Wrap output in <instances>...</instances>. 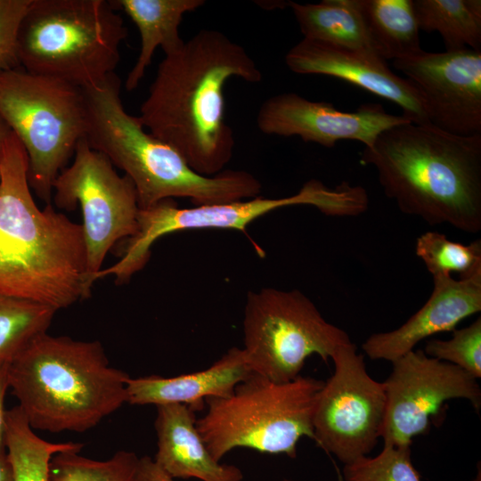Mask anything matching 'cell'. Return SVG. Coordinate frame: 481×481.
<instances>
[{
	"label": "cell",
	"mask_w": 481,
	"mask_h": 481,
	"mask_svg": "<svg viewBox=\"0 0 481 481\" xmlns=\"http://www.w3.org/2000/svg\"><path fill=\"white\" fill-rule=\"evenodd\" d=\"M12 130L10 129L9 126L6 124V122L4 120V118L0 116V164H1V156L3 148L4 145V143L11 134Z\"/></svg>",
	"instance_id": "34"
},
{
	"label": "cell",
	"mask_w": 481,
	"mask_h": 481,
	"mask_svg": "<svg viewBox=\"0 0 481 481\" xmlns=\"http://www.w3.org/2000/svg\"><path fill=\"white\" fill-rule=\"evenodd\" d=\"M360 162L375 168L384 193L401 212L467 233L481 230V134L398 125L364 147Z\"/></svg>",
	"instance_id": "3"
},
{
	"label": "cell",
	"mask_w": 481,
	"mask_h": 481,
	"mask_svg": "<svg viewBox=\"0 0 481 481\" xmlns=\"http://www.w3.org/2000/svg\"><path fill=\"white\" fill-rule=\"evenodd\" d=\"M415 253L432 277L457 273L462 278L481 271L480 240L466 245L449 240L442 232L428 231L417 238Z\"/></svg>",
	"instance_id": "27"
},
{
	"label": "cell",
	"mask_w": 481,
	"mask_h": 481,
	"mask_svg": "<svg viewBox=\"0 0 481 481\" xmlns=\"http://www.w3.org/2000/svg\"><path fill=\"white\" fill-rule=\"evenodd\" d=\"M472 481H481V469L480 464L478 463V470L477 472L476 477L473 478Z\"/></svg>",
	"instance_id": "35"
},
{
	"label": "cell",
	"mask_w": 481,
	"mask_h": 481,
	"mask_svg": "<svg viewBox=\"0 0 481 481\" xmlns=\"http://www.w3.org/2000/svg\"><path fill=\"white\" fill-rule=\"evenodd\" d=\"M244 347L252 372L281 383L300 375L306 359L325 363L349 342V335L327 322L298 289L249 291L244 309Z\"/></svg>",
	"instance_id": "10"
},
{
	"label": "cell",
	"mask_w": 481,
	"mask_h": 481,
	"mask_svg": "<svg viewBox=\"0 0 481 481\" xmlns=\"http://www.w3.org/2000/svg\"><path fill=\"white\" fill-rule=\"evenodd\" d=\"M8 384L33 429L85 432L126 403L125 371L102 344L46 332L8 364Z\"/></svg>",
	"instance_id": "5"
},
{
	"label": "cell",
	"mask_w": 481,
	"mask_h": 481,
	"mask_svg": "<svg viewBox=\"0 0 481 481\" xmlns=\"http://www.w3.org/2000/svg\"><path fill=\"white\" fill-rule=\"evenodd\" d=\"M285 62L298 74L330 76L354 84L400 106L411 122L430 124L416 86L373 52L303 38L287 53Z\"/></svg>",
	"instance_id": "16"
},
{
	"label": "cell",
	"mask_w": 481,
	"mask_h": 481,
	"mask_svg": "<svg viewBox=\"0 0 481 481\" xmlns=\"http://www.w3.org/2000/svg\"><path fill=\"white\" fill-rule=\"evenodd\" d=\"M32 0H0V71L20 67L17 38Z\"/></svg>",
	"instance_id": "30"
},
{
	"label": "cell",
	"mask_w": 481,
	"mask_h": 481,
	"mask_svg": "<svg viewBox=\"0 0 481 481\" xmlns=\"http://www.w3.org/2000/svg\"><path fill=\"white\" fill-rule=\"evenodd\" d=\"M410 122L403 115L387 113L380 104L365 103L354 111H343L330 102L310 101L295 93L269 97L257 116L263 134L298 135L327 148L341 140L359 141L371 147L383 131Z\"/></svg>",
	"instance_id": "15"
},
{
	"label": "cell",
	"mask_w": 481,
	"mask_h": 481,
	"mask_svg": "<svg viewBox=\"0 0 481 481\" xmlns=\"http://www.w3.org/2000/svg\"><path fill=\"white\" fill-rule=\"evenodd\" d=\"M282 481H295V480H290V479H284Z\"/></svg>",
	"instance_id": "36"
},
{
	"label": "cell",
	"mask_w": 481,
	"mask_h": 481,
	"mask_svg": "<svg viewBox=\"0 0 481 481\" xmlns=\"http://www.w3.org/2000/svg\"><path fill=\"white\" fill-rule=\"evenodd\" d=\"M135 481H175L149 456L139 458Z\"/></svg>",
	"instance_id": "31"
},
{
	"label": "cell",
	"mask_w": 481,
	"mask_h": 481,
	"mask_svg": "<svg viewBox=\"0 0 481 481\" xmlns=\"http://www.w3.org/2000/svg\"><path fill=\"white\" fill-rule=\"evenodd\" d=\"M358 3L379 56L394 61L422 50L412 0H358Z\"/></svg>",
	"instance_id": "22"
},
{
	"label": "cell",
	"mask_w": 481,
	"mask_h": 481,
	"mask_svg": "<svg viewBox=\"0 0 481 481\" xmlns=\"http://www.w3.org/2000/svg\"><path fill=\"white\" fill-rule=\"evenodd\" d=\"M322 385L312 377L278 383L252 372L229 395L205 400L197 429L217 461L236 448L295 458L300 438L314 440L313 415Z\"/></svg>",
	"instance_id": "7"
},
{
	"label": "cell",
	"mask_w": 481,
	"mask_h": 481,
	"mask_svg": "<svg viewBox=\"0 0 481 481\" xmlns=\"http://www.w3.org/2000/svg\"><path fill=\"white\" fill-rule=\"evenodd\" d=\"M480 311L481 271L458 280L435 276L428 299L414 314L393 330L371 334L362 348L372 360L392 363L420 341L454 330L462 320Z\"/></svg>",
	"instance_id": "17"
},
{
	"label": "cell",
	"mask_w": 481,
	"mask_h": 481,
	"mask_svg": "<svg viewBox=\"0 0 481 481\" xmlns=\"http://www.w3.org/2000/svg\"><path fill=\"white\" fill-rule=\"evenodd\" d=\"M331 360L334 371L317 395L313 430L314 441L346 465L367 456L381 437L386 394L352 341L339 346Z\"/></svg>",
	"instance_id": "12"
},
{
	"label": "cell",
	"mask_w": 481,
	"mask_h": 481,
	"mask_svg": "<svg viewBox=\"0 0 481 481\" xmlns=\"http://www.w3.org/2000/svg\"><path fill=\"white\" fill-rule=\"evenodd\" d=\"M0 116L27 152L30 188L50 203L54 180L86 135L82 88L20 67L0 71Z\"/></svg>",
	"instance_id": "8"
},
{
	"label": "cell",
	"mask_w": 481,
	"mask_h": 481,
	"mask_svg": "<svg viewBox=\"0 0 481 481\" xmlns=\"http://www.w3.org/2000/svg\"><path fill=\"white\" fill-rule=\"evenodd\" d=\"M116 10L105 0H32L18 33L20 67L80 88L101 82L127 37Z\"/></svg>",
	"instance_id": "6"
},
{
	"label": "cell",
	"mask_w": 481,
	"mask_h": 481,
	"mask_svg": "<svg viewBox=\"0 0 481 481\" xmlns=\"http://www.w3.org/2000/svg\"><path fill=\"white\" fill-rule=\"evenodd\" d=\"M346 481H420L411 459V445H383L375 457L363 456L344 465Z\"/></svg>",
	"instance_id": "28"
},
{
	"label": "cell",
	"mask_w": 481,
	"mask_h": 481,
	"mask_svg": "<svg viewBox=\"0 0 481 481\" xmlns=\"http://www.w3.org/2000/svg\"><path fill=\"white\" fill-rule=\"evenodd\" d=\"M156 464L173 478L241 481L240 468L216 461L196 427L195 410L183 404L158 405Z\"/></svg>",
	"instance_id": "18"
},
{
	"label": "cell",
	"mask_w": 481,
	"mask_h": 481,
	"mask_svg": "<svg viewBox=\"0 0 481 481\" xmlns=\"http://www.w3.org/2000/svg\"><path fill=\"white\" fill-rule=\"evenodd\" d=\"M56 312L48 306L0 295V368L46 332Z\"/></svg>",
	"instance_id": "25"
},
{
	"label": "cell",
	"mask_w": 481,
	"mask_h": 481,
	"mask_svg": "<svg viewBox=\"0 0 481 481\" xmlns=\"http://www.w3.org/2000/svg\"><path fill=\"white\" fill-rule=\"evenodd\" d=\"M0 481H13V472L7 452L0 453Z\"/></svg>",
	"instance_id": "33"
},
{
	"label": "cell",
	"mask_w": 481,
	"mask_h": 481,
	"mask_svg": "<svg viewBox=\"0 0 481 481\" xmlns=\"http://www.w3.org/2000/svg\"><path fill=\"white\" fill-rule=\"evenodd\" d=\"M393 65L418 89L430 124L457 135L481 134V51L421 50Z\"/></svg>",
	"instance_id": "14"
},
{
	"label": "cell",
	"mask_w": 481,
	"mask_h": 481,
	"mask_svg": "<svg viewBox=\"0 0 481 481\" xmlns=\"http://www.w3.org/2000/svg\"><path fill=\"white\" fill-rule=\"evenodd\" d=\"M289 6L304 38L375 53L358 0H323L317 4L290 2Z\"/></svg>",
	"instance_id": "21"
},
{
	"label": "cell",
	"mask_w": 481,
	"mask_h": 481,
	"mask_svg": "<svg viewBox=\"0 0 481 481\" xmlns=\"http://www.w3.org/2000/svg\"><path fill=\"white\" fill-rule=\"evenodd\" d=\"M309 205L330 216H356L369 207L364 188L342 182L330 188L321 181L310 180L294 195L269 199L259 196L225 203L200 205L181 208L174 199L163 200L151 207L139 209L137 230L128 239L121 258L102 269L100 276L112 275L117 284L126 283L142 270L151 256V245L160 237L186 230L236 229L245 232L255 219L274 209Z\"/></svg>",
	"instance_id": "9"
},
{
	"label": "cell",
	"mask_w": 481,
	"mask_h": 481,
	"mask_svg": "<svg viewBox=\"0 0 481 481\" xmlns=\"http://www.w3.org/2000/svg\"><path fill=\"white\" fill-rule=\"evenodd\" d=\"M420 30L436 31L446 51H481L480 0H412Z\"/></svg>",
	"instance_id": "23"
},
{
	"label": "cell",
	"mask_w": 481,
	"mask_h": 481,
	"mask_svg": "<svg viewBox=\"0 0 481 481\" xmlns=\"http://www.w3.org/2000/svg\"><path fill=\"white\" fill-rule=\"evenodd\" d=\"M74 160L53 183V202L72 210L79 204L86 246L85 286L87 295L107 253L121 239L137 230L139 205L131 179L119 175L102 153L91 148L86 138L77 144Z\"/></svg>",
	"instance_id": "11"
},
{
	"label": "cell",
	"mask_w": 481,
	"mask_h": 481,
	"mask_svg": "<svg viewBox=\"0 0 481 481\" xmlns=\"http://www.w3.org/2000/svg\"><path fill=\"white\" fill-rule=\"evenodd\" d=\"M231 77L258 83L262 73L241 45L218 30L202 29L165 55L140 108L143 127L203 175L222 172L232 156L223 92Z\"/></svg>",
	"instance_id": "1"
},
{
	"label": "cell",
	"mask_w": 481,
	"mask_h": 481,
	"mask_svg": "<svg viewBox=\"0 0 481 481\" xmlns=\"http://www.w3.org/2000/svg\"><path fill=\"white\" fill-rule=\"evenodd\" d=\"M17 405L6 411V452L12 464L13 481H49V464L60 452H80L79 443H52L33 431Z\"/></svg>",
	"instance_id": "24"
},
{
	"label": "cell",
	"mask_w": 481,
	"mask_h": 481,
	"mask_svg": "<svg viewBox=\"0 0 481 481\" xmlns=\"http://www.w3.org/2000/svg\"><path fill=\"white\" fill-rule=\"evenodd\" d=\"M8 365L0 368V453L6 452V411L4 410V399L8 384Z\"/></svg>",
	"instance_id": "32"
},
{
	"label": "cell",
	"mask_w": 481,
	"mask_h": 481,
	"mask_svg": "<svg viewBox=\"0 0 481 481\" xmlns=\"http://www.w3.org/2000/svg\"><path fill=\"white\" fill-rule=\"evenodd\" d=\"M423 352L430 357L453 364L475 379L481 378V318L452 330L451 338L430 339Z\"/></svg>",
	"instance_id": "29"
},
{
	"label": "cell",
	"mask_w": 481,
	"mask_h": 481,
	"mask_svg": "<svg viewBox=\"0 0 481 481\" xmlns=\"http://www.w3.org/2000/svg\"><path fill=\"white\" fill-rule=\"evenodd\" d=\"M139 458L118 451L106 461L79 455L77 451L60 452L49 464V481H135Z\"/></svg>",
	"instance_id": "26"
},
{
	"label": "cell",
	"mask_w": 481,
	"mask_h": 481,
	"mask_svg": "<svg viewBox=\"0 0 481 481\" xmlns=\"http://www.w3.org/2000/svg\"><path fill=\"white\" fill-rule=\"evenodd\" d=\"M28 168L27 152L11 132L0 164V295L58 311L89 298L83 229L51 203L37 206Z\"/></svg>",
	"instance_id": "2"
},
{
	"label": "cell",
	"mask_w": 481,
	"mask_h": 481,
	"mask_svg": "<svg viewBox=\"0 0 481 481\" xmlns=\"http://www.w3.org/2000/svg\"><path fill=\"white\" fill-rule=\"evenodd\" d=\"M120 89L115 72L82 88L85 138L131 179L140 209L167 199L188 198L200 206L251 199L260 193V181L247 171L223 170L212 176L194 171L175 149L147 132L138 117L126 111Z\"/></svg>",
	"instance_id": "4"
},
{
	"label": "cell",
	"mask_w": 481,
	"mask_h": 481,
	"mask_svg": "<svg viewBox=\"0 0 481 481\" xmlns=\"http://www.w3.org/2000/svg\"><path fill=\"white\" fill-rule=\"evenodd\" d=\"M252 371L242 348L231 347L208 368L165 378L151 375L129 377L126 403L132 405L183 404L196 412L208 397L229 395Z\"/></svg>",
	"instance_id": "19"
},
{
	"label": "cell",
	"mask_w": 481,
	"mask_h": 481,
	"mask_svg": "<svg viewBox=\"0 0 481 481\" xmlns=\"http://www.w3.org/2000/svg\"><path fill=\"white\" fill-rule=\"evenodd\" d=\"M112 3L129 16L141 37L139 55L125 83L127 91L138 86L158 47L168 55L183 46L184 41L180 37L179 26L183 15L205 4L204 0H116Z\"/></svg>",
	"instance_id": "20"
},
{
	"label": "cell",
	"mask_w": 481,
	"mask_h": 481,
	"mask_svg": "<svg viewBox=\"0 0 481 481\" xmlns=\"http://www.w3.org/2000/svg\"><path fill=\"white\" fill-rule=\"evenodd\" d=\"M386 412L381 438L387 445H411L430 428L448 400L462 398L481 407L477 379L462 369L412 350L392 362L383 382Z\"/></svg>",
	"instance_id": "13"
}]
</instances>
